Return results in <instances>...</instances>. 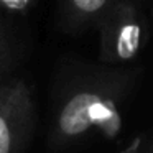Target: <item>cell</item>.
I'll list each match as a JSON object with an SVG mask.
<instances>
[{"instance_id": "cell-7", "label": "cell", "mask_w": 153, "mask_h": 153, "mask_svg": "<svg viewBox=\"0 0 153 153\" xmlns=\"http://www.w3.org/2000/svg\"><path fill=\"white\" fill-rule=\"evenodd\" d=\"M143 150H145V142H143L142 137H138V138L133 140L132 145L127 150H123L122 153H143Z\"/></svg>"}, {"instance_id": "cell-8", "label": "cell", "mask_w": 153, "mask_h": 153, "mask_svg": "<svg viewBox=\"0 0 153 153\" xmlns=\"http://www.w3.org/2000/svg\"><path fill=\"white\" fill-rule=\"evenodd\" d=\"M143 153H153V138L145 143V150H143Z\"/></svg>"}, {"instance_id": "cell-2", "label": "cell", "mask_w": 153, "mask_h": 153, "mask_svg": "<svg viewBox=\"0 0 153 153\" xmlns=\"http://www.w3.org/2000/svg\"><path fill=\"white\" fill-rule=\"evenodd\" d=\"M97 28L100 63L119 66L133 61L150 36L145 0H112Z\"/></svg>"}, {"instance_id": "cell-6", "label": "cell", "mask_w": 153, "mask_h": 153, "mask_svg": "<svg viewBox=\"0 0 153 153\" xmlns=\"http://www.w3.org/2000/svg\"><path fill=\"white\" fill-rule=\"evenodd\" d=\"M40 0H0V12L8 13H23L33 8Z\"/></svg>"}, {"instance_id": "cell-4", "label": "cell", "mask_w": 153, "mask_h": 153, "mask_svg": "<svg viewBox=\"0 0 153 153\" xmlns=\"http://www.w3.org/2000/svg\"><path fill=\"white\" fill-rule=\"evenodd\" d=\"M112 0H61V17L69 31L97 27Z\"/></svg>"}, {"instance_id": "cell-1", "label": "cell", "mask_w": 153, "mask_h": 153, "mask_svg": "<svg viewBox=\"0 0 153 153\" xmlns=\"http://www.w3.org/2000/svg\"><path fill=\"white\" fill-rule=\"evenodd\" d=\"M138 74V69L125 64H104L68 76L56 92L48 146L63 153L84 145L94 135L115 138Z\"/></svg>"}, {"instance_id": "cell-3", "label": "cell", "mask_w": 153, "mask_h": 153, "mask_svg": "<svg viewBox=\"0 0 153 153\" xmlns=\"http://www.w3.org/2000/svg\"><path fill=\"white\" fill-rule=\"evenodd\" d=\"M36 127L31 87L23 77L0 82V153H25Z\"/></svg>"}, {"instance_id": "cell-5", "label": "cell", "mask_w": 153, "mask_h": 153, "mask_svg": "<svg viewBox=\"0 0 153 153\" xmlns=\"http://www.w3.org/2000/svg\"><path fill=\"white\" fill-rule=\"evenodd\" d=\"M12 68H13V51H12V45L8 41L4 22L0 18V82L12 76Z\"/></svg>"}]
</instances>
